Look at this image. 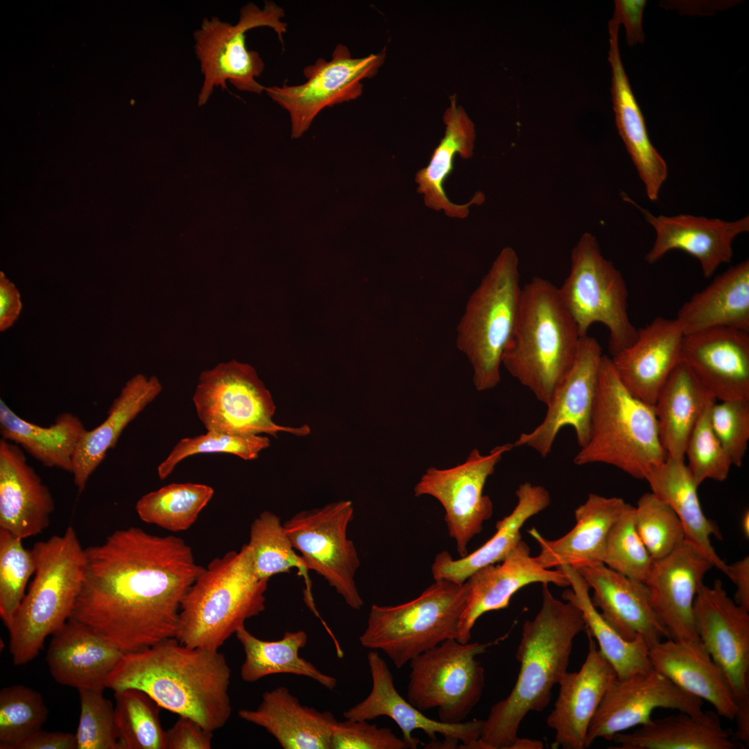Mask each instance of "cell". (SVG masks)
I'll return each instance as SVG.
<instances>
[{
	"instance_id": "cell-1",
	"label": "cell",
	"mask_w": 749,
	"mask_h": 749,
	"mask_svg": "<svg viewBox=\"0 0 749 749\" xmlns=\"http://www.w3.org/2000/svg\"><path fill=\"white\" fill-rule=\"evenodd\" d=\"M85 553L71 618L124 653L175 637L182 601L203 569L182 539L129 527Z\"/></svg>"
},
{
	"instance_id": "cell-2",
	"label": "cell",
	"mask_w": 749,
	"mask_h": 749,
	"mask_svg": "<svg viewBox=\"0 0 749 749\" xmlns=\"http://www.w3.org/2000/svg\"><path fill=\"white\" fill-rule=\"evenodd\" d=\"M231 670L218 651L191 648L175 637L123 655L106 680L114 691H144L161 707L214 732L232 714Z\"/></svg>"
},
{
	"instance_id": "cell-3",
	"label": "cell",
	"mask_w": 749,
	"mask_h": 749,
	"mask_svg": "<svg viewBox=\"0 0 749 749\" xmlns=\"http://www.w3.org/2000/svg\"><path fill=\"white\" fill-rule=\"evenodd\" d=\"M585 630L581 610L556 598L548 584H542L541 608L522 626L516 651L520 664L516 682L483 720L481 749H515L522 721L530 712L547 707L553 687L567 672L574 640Z\"/></svg>"
},
{
	"instance_id": "cell-4",
	"label": "cell",
	"mask_w": 749,
	"mask_h": 749,
	"mask_svg": "<svg viewBox=\"0 0 749 749\" xmlns=\"http://www.w3.org/2000/svg\"><path fill=\"white\" fill-rule=\"evenodd\" d=\"M580 338L558 287L534 277L522 288L516 323L502 365L546 405L571 368Z\"/></svg>"
},
{
	"instance_id": "cell-5",
	"label": "cell",
	"mask_w": 749,
	"mask_h": 749,
	"mask_svg": "<svg viewBox=\"0 0 749 749\" xmlns=\"http://www.w3.org/2000/svg\"><path fill=\"white\" fill-rule=\"evenodd\" d=\"M268 581L255 575L248 544L212 560L182 601L175 639L191 648L219 651L247 619L264 610Z\"/></svg>"
},
{
	"instance_id": "cell-6",
	"label": "cell",
	"mask_w": 749,
	"mask_h": 749,
	"mask_svg": "<svg viewBox=\"0 0 749 749\" xmlns=\"http://www.w3.org/2000/svg\"><path fill=\"white\" fill-rule=\"evenodd\" d=\"M31 549L34 578L7 628L15 665L35 659L46 637L71 617L85 572V549L71 526L63 534L38 542Z\"/></svg>"
},
{
	"instance_id": "cell-7",
	"label": "cell",
	"mask_w": 749,
	"mask_h": 749,
	"mask_svg": "<svg viewBox=\"0 0 749 749\" xmlns=\"http://www.w3.org/2000/svg\"><path fill=\"white\" fill-rule=\"evenodd\" d=\"M666 458L654 407L630 393L604 354L588 440L574 463L607 464L644 479Z\"/></svg>"
},
{
	"instance_id": "cell-8",
	"label": "cell",
	"mask_w": 749,
	"mask_h": 749,
	"mask_svg": "<svg viewBox=\"0 0 749 749\" xmlns=\"http://www.w3.org/2000/svg\"><path fill=\"white\" fill-rule=\"evenodd\" d=\"M521 294L517 254L505 247L471 294L457 327L456 345L472 367L479 391L500 381L502 356L515 328Z\"/></svg>"
},
{
	"instance_id": "cell-9",
	"label": "cell",
	"mask_w": 749,
	"mask_h": 749,
	"mask_svg": "<svg viewBox=\"0 0 749 749\" xmlns=\"http://www.w3.org/2000/svg\"><path fill=\"white\" fill-rule=\"evenodd\" d=\"M417 598L397 605L371 606L359 637L367 648L381 650L401 669L419 655L449 639H457L466 604L467 581L439 579Z\"/></svg>"
},
{
	"instance_id": "cell-10",
	"label": "cell",
	"mask_w": 749,
	"mask_h": 749,
	"mask_svg": "<svg viewBox=\"0 0 749 749\" xmlns=\"http://www.w3.org/2000/svg\"><path fill=\"white\" fill-rule=\"evenodd\" d=\"M558 289L580 337L587 335L594 323L603 324L609 331L612 356L636 339L638 329L629 318L626 282L613 263L603 256L592 234H583L573 248L569 274Z\"/></svg>"
},
{
	"instance_id": "cell-11",
	"label": "cell",
	"mask_w": 749,
	"mask_h": 749,
	"mask_svg": "<svg viewBox=\"0 0 749 749\" xmlns=\"http://www.w3.org/2000/svg\"><path fill=\"white\" fill-rule=\"evenodd\" d=\"M199 420L208 431L233 435L277 436L284 431L303 436L308 426L285 427L273 417L275 405L270 392L250 365L232 360L205 370L193 396Z\"/></svg>"
},
{
	"instance_id": "cell-12",
	"label": "cell",
	"mask_w": 749,
	"mask_h": 749,
	"mask_svg": "<svg viewBox=\"0 0 749 749\" xmlns=\"http://www.w3.org/2000/svg\"><path fill=\"white\" fill-rule=\"evenodd\" d=\"M506 637L487 643L449 639L419 655L409 662L407 700L422 712L436 709L440 721H464L485 687L484 669L476 657Z\"/></svg>"
},
{
	"instance_id": "cell-13",
	"label": "cell",
	"mask_w": 749,
	"mask_h": 749,
	"mask_svg": "<svg viewBox=\"0 0 749 749\" xmlns=\"http://www.w3.org/2000/svg\"><path fill=\"white\" fill-rule=\"evenodd\" d=\"M284 10L273 1H266L263 8L253 3L245 5L236 24L222 21L218 17L203 19L200 28L193 33L195 53L200 63L203 83L198 105H204L214 88L227 89L229 81L236 89L261 94L266 87L255 80L264 69L259 53L248 51L245 33L257 27L272 28L283 43L287 24L280 21Z\"/></svg>"
},
{
	"instance_id": "cell-14",
	"label": "cell",
	"mask_w": 749,
	"mask_h": 749,
	"mask_svg": "<svg viewBox=\"0 0 749 749\" xmlns=\"http://www.w3.org/2000/svg\"><path fill=\"white\" fill-rule=\"evenodd\" d=\"M353 517L352 501L341 500L298 513L284 527L309 570L322 576L349 607L360 610L363 601L355 582L360 560L347 534Z\"/></svg>"
},
{
	"instance_id": "cell-15",
	"label": "cell",
	"mask_w": 749,
	"mask_h": 749,
	"mask_svg": "<svg viewBox=\"0 0 749 749\" xmlns=\"http://www.w3.org/2000/svg\"><path fill=\"white\" fill-rule=\"evenodd\" d=\"M513 447L510 443L498 445L485 455L474 449L464 463L455 467H429L415 485L416 497L431 496L442 506L449 535L455 540L460 557L468 554L470 541L492 515L493 503L483 494L484 487L503 455Z\"/></svg>"
},
{
	"instance_id": "cell-16",
	"label": "cell",
	"mask_w": 749,
	"mask_h": 749,
	"mask_svg": "<svg viewBox=\"0 0 749 749\" xmlns=\"http://www.w3.org/2000/svg\"><path fill=\"white\" fill-rule=\"evenodd\" d=\"M385 53L354 58L349 49L336 45L332 59L318 58L303 70L307 81L298 85L266 87L270 98L290 114L292 137H300L325 108L348 102L363 92L361 80L374 76Z\"/></svg>"
},
{
	"instance_id": "cell-17",
	"label": "cell",
	"mask_w": 749,
	"mask_h": 749,
	"mask_svg": "<svg viewBox=\"0 0 749 749\" xmlns=\"http://www.w3.org/2000/svg\"><path fill=\"white\" fill-rule=\"evenodd\" d=\"M603 355L595 338L588 335L580 338L571 368L546 404L544 418L531 431L522 433L514 447H530L545 458L560 431L567 426L574 429L580 448L586 444Z\"/></svg>"
},
{
	"instance_id": "cell-18",
	"label": "cell",
	"mask_w": 749,
	"mask_h": 749,
	"mask_svg": "<svg viewBox=\"0 0 749 749\" xmlns=\"http://www.w3.org/2000/svg\"><path fill=\"white\" fill-rule=\"evenodd\" d=\"M703 705V700L685 692L654 669L624 679L616 678L590 723L585 748L597 739L612 741L618 733L649 723L655 709L700 714Z\"/></svg>"
},
{
	"instance_id": "cell-19",
	"label": "cell",
	"mask_w": 749,
	"mask_h": 749,
	"mask_svg": "<svg viewBox=\"0 0 749 749\" xmlns=\"http://www.w3.org/2000/svg\"><path fill=\"white\" fill-rule=\"evenodd\" d=\"M694 617L697 635L726 675L737 703L749 698V610L730 598L716 580L699 588Z\"/></svg>"
},
{
	"instance_id": "cell-20",
	"label": "cell",
	"mask_w": 749,
	"mask_h": 749,
	"mask_svg": "<svg viewBox=\"0 0 749 749\" xmlns=\"http://www.w3.org/2000/svg\"><path fill=\"white\" fill-rule=\"evenodd\" d=\"M367 660L372 682L371 691L363 700L343 713L345 719L369 721L388 716L402 730L406 749H415L420 744V740L413 737V732L417 730L431 741H436L439 734L445 739L461 742V748L481 749L483 720L447 723L427 717L399 694L391 671L378 652H370Z\"/></svg>"
},
{
	"instance_id": "cell-21",
	"label": "cell",
	"mask_w": 749,
	"mask_h": 749,
	"mask_svg": "<svg viewBox=\"0 0 749 749\" xmlns=\"http://www.w3.org/2000/svg\"><path fill=\"white\" fill-rule=\"evenodd\" d=\"M712 567L704 553L686 540L671 554L654 561L645 584L653 608L670 639H700L694 623V599L705 575Z\"/></svg>"
},
{
	"instance_id": "cell-22",
	"label": "cell",
	"mask_w": 749,
	"mask_h": 749,
	"mask_svg": "<svg viewBox=\"0 0 749 749\" xmlns=\"http://www.w3.org/2000/svg\"><path fill=\"white\" fill-rule=\"evenodd\" d=\"M466 581V604L456 639L463 644L470 641L472 630L481 615L508 608L513 596L522 587L535 583L570 586L564 572L543 568L522 539L502 561L479 569Z\"/></svg>"
},
{
	"instance_id": "cell-23",
	"label": "cell",
	"mask_w": 749,
	"mask_h": 749,
	"mask_svg": "<svg viewBox=\"0 0 749 749\" xmlns=\"http://www.w3.org/2000/svg\"><path fill=\"white\" fill-rule=\"evenodd\" d=\"M681 361L720 401H749V332L714 327L684 335Z\"/></svg>"
},
{
	"instance_id": "cell-24",
	"label": "cell",
	"mask_w": 749,
	"mask_h": 749,
	"mask_svg": "<svg viewBox=\"0 0 749 749\" xmlns=\"http://www.w3.org/2000/svg\"><path fill=\"white\" fill-rule=\"evenodd\" d=\"M637 207L655 232L646 261L653 264L672 250H682L698 260L705 278L712 277L721 264L731 261L734 239L749 231L748 216L734 221L682 214L655 216Z\"/></svg>"
},
{
	"instance_id": "cell-25",
	"label": "cell",
	"mask_w": 749,
	"mask_h": 749,
	"mask_svg": "<svg viewBox=\"0 0 749 749\" xmlns=\"http://www.w3.org/2000/svg\"><path fill=\"white\" fill-rule=\"evenodd\" d=\"M586 634L588 651L585 660L578 671H567L560 680L558 698L546 718L547 725L555 732L553 745L564 749L585 748L590 723L617 678L594 639Z\"/></svg>"
},
{
	"instance_id": "cell-26",
	"label": "cell",
	"mask_w": 749,
	"mask_h": 749,
	"mask_svg": "<svg viewBox=\"0 0 749 749\" xmlns=\"http://www.w3.org/2000/svg\"><path fill=\"white\" fill-rule=\"evenodd\" d=\"M683 337L675 319L657 317L638 329L630 346L610 357L619 379L631 395L654 406L671 374L682 362Z\"/></svg>"
},
{
	"instance_id": "cell-27",
	"label": "cell",
	"mask_w": 749,
	"mask_h": 749,
	"mask_svg": "<svg viewBox=\"0 0 749 749\" xmlns=\"http://www.w3.org/2000/svg\"><path fill=\"white\" fill-rule=\"evenodd\" d=\"M593 589L592 604L624 639L644 638L649 648L669 634L651 604L644 583L629 578L603 563L577 569Z\"/></svg>"
},
{
	"instance_id": "cell-28",
	"label": "cell",
	"mask_w": 749,
	"mask_h": 749,
	"mask_svg": "<svg viewBox=\"0 0 749 749\" xmlns=\"http://www.w3.org/2000/svg\"><path fill=\"white\" fill-rule=\"evenodd\" d=\"M55 508L49 488L18 445L0 440V529L24 540L49 526Z\"/></svg>"
},
{
	"instance_id": "cell-29",
	"label": "cell",
	"mask_w": 749,
	"mask_h": 749,
	"mask_svg": "<svg viewBox=\"0 0 749 749\" xmlns=\"http://www.w3.org/2000/svg\"><path fill=\"white\" fill-rule=\"evenodd\" d=\"M123 654L91 627L70 618L52 635L45 659L58 683L103 691Z\"/></svg>"
},
{
	"instance_id": "cell-30",
	"label": "cell",
	"mask_w": 749,
	"mask_h": 749,
	"mask_svg": "<svg viewBox=\"0 0 749 749\" xmlns=\"http://www.w3.org/2000/svg\"><path fill=\"white\" fill-rule=\"evenodd\" d=\"M626 504L619 497L590 493L575 510V526L562 537L550 540L535 528L528 530L540 548L536 560L545 569L562 565L578 569L603 563L608 533Z\"/></svg>"
},
{
	"instance_id": "cell-31",
	"label": "cell",
	"mask_w": 749,
	"mask_h": 749,
	"mask_svg": "<svg viewBox=\"0 0 749 749\" xmlns=\"http://www.w3.org/2000/svg\"><path fill=\"white\" fill-rule=\"evenodd\" d=\"M619 25L618 17L613 15L608 23V60L612 70L611 94L616 126L644 185L648 198L656 201L667 178L668 167L649 139L644 116L623 67L618 44Z\"/></svg>"
},
{
	"instance_id": "cell-32",
	"label": "cell",
	"mask_w": 749,
	"mask_h": 749,
	"mask_svg": "<svg viewBox=\"0 0 749 749\" xmlns=\"http://www.w3.org/2000/svg\"><path fill=\"white\" fill-rule=\"evenodd\" d=\"M653 669L685 692L709 703L719 716L734 720L737 703L726 675L700 640H662L649 648Z\"/></svg>"
},
{
	"instance_id": "cell-33",
	"label": "cell",
	"mask_w": 749,
	"mask_h": 749,
	"mask_svg": "<svg viewBox=\"0 0 749 749\" xmlns=\"http://www.w3.org/2000/svg\"><path fill=\"white\" fill-rule=\"evenodd\" d=\"M239 716L264 728L284 749H331L334 714L302 705L279 686L264 693L255 709H241Z\"/></svg>"
},
{
	"instance_id": "cell-34",
	"label": "cell",
	"mask_w": 749,
	"mask_h": 749,
	"mask_svg": "<svg viewBox=\"0 0 749 749\" xmlns=\"http://www.w3.org/2000/svg\"><path fill=\"white\" fill-rule=\"evenodd\" d=\"M517 503L513 511L496 524V532L479 549L459 559H454L442 551L431 566L434 580L445 579L464 583L476 571L502 561L522 540L520 530L531 517L546 508L551 496L543 486L529 482L522 483L516 490Z\"/></svg>"
},
{
	"instance_id": "cell-35",
	"label": "cell",
	"mask_w": 749,
	"mask_h": 749,
	"mask_svg": "<svg viewBox=\"0 0 749 749\" xmlns=\"http://www.w3.org/2000/svg\"><path fill=\"white\" fill-rule=\"evenodd\" d=\"M450 105L443 114L445 132L431 155L429 164L415 174L417 191L423 196L426 206L436 211H443L451 218H464L473 205L483 203V193L477 192L465 204L451 202L446 195L444 184L454 169L455 156L469 159L473 155L475 128L465 110L456 104V96L450 98Z\"/></svg>"
},
{
	"instance_id": "cell-36",
	"label": "cell",
	"mask_w": 749,
	"mask_h": 749,
	"mask_svg": "<svg viewBox=\"0 0 749 749\" xmlns=\"http://www.w3.org/2000/svg\"><path fill=\"white\" fill-rule=\"evenodd\" d=\"M159 379L137 374L130 379L114 399L105 420L80 439L75 452L71 474L81 492L107 451L115 447L121 433L161 393Z\"/></svg>"
},
{
	"instance_id": "cell-37",
	"label": "cell",
	"mask_w": 749,
	"mask_h": 749,
	"mask_svg": "<svg viewBox=\"0 0 749 749\" xmlns=\"http://www.w3.org/2000/svg\"><path fill=\"white\" fill-rule=\"evenodd\" d=\"M684 335L714 327L749 332V261L731 266L694 293L675 318Z\"/></svg>"
},
{
	"instance_id": "cell-38",
	"label": "cell",
	"mask_w": 749,
	"mask_h": 749,
	"mask_svg": "<svg viewBox=\"0 0 749 749\" xmlns=\"http://www.w3.org/2000/svg\"><path fill=\"white\" fill-rule=\"evenodd\" d=\"M651 492L666 503L680 519L685 540L696 545L714 567L725 574L726 564L716 553L711 537H721L717 525L704 514L694 477L685 460L667 458L653 467L644 479Z\"/></svg>"
},
{
	"instance_id": "cell-39",
	"label": "cell",
	"mask_w": 749,
	"mask_h": 749,
	"mask_svg": "<svg viewBox=\"0 0 749 749\" xmlns=\"http://www.w3.org/2000/svg\"><path fill=\"white\" fill-rule=\"evenodd\" d=\"M620 732L612 740L615 749H734L739 746L732 731L724 728L716 712L700 714L680 712Z\"/></svg>"
},
{
	"instance_id": "cell-40",
	"label": "cell",
	"mask_w": 749,
	"mask_h": 749,
	"mask_svg": "<svg viewBox=\"0 0 749 749\" xmlns=\"http://www.w3.org/2000/svg\"><path fill=\"white\" fill-rule=\"evenodd\" d=\"M716 400L684 363L676 366L653 406L667 458L685 460V449L693 429Z\"/></svg>"
},
{
	"instance_id": "cell-41",
	"label": "cell",
	"mask_w": 749,
	"mask_h": 749,
	"mask_svg": "<svg viewBox=\"0 0 749 749\" xmlns=\"http://www.w3.org/2000/svg\"><path fill=\"white\" fill-rule=\"evenodd\" d=\"M87 431L71 413H63L51 425L41 427L22 419L0 400L2 438L20 446L45 467L71 474L75 452Z\"/></svg>"
},
{
	"instance_id": "cell-42",
	"label": "cell",
	"mask_w": 749,
	"mask_h": 749,
	"mask_svg": "<svg viewBox=\"0 0 749 749\" xmlns=\"http://www.w3.org/2000/svg\"><path fill=\"white\" fill-rule=\"evenodd\" d=\"M557 569L567 575L571 587L562 593L563 600L573 603L581 610L586 624L585 632L594 639L617 678L624 679L653 670L649 647L644 638L639 636L632 641L624 639L594 606L589 593L590 587L577 569L568 565Z\"/></svg>"
},
{
	"instance_id": "cell-43",
	"label": "cell",
	"mask_w": 749,
	"mask_h": 749,
	"mask_svg": "<svg viewBox=\"0 0 749 749\" xmlns=\"http://www.w3.org/2000/svg\"><path fill=\"white\" fill-rule=\"evenodd\" d=\"M235 635L245 653L240 670L243 681L254 682L270 675L287 673L310 678L329 690L336 686V678L299 656L308 639L304 630L286 631L280 639L267 641L257 638L243 626Z\"/></svg>"
},
{
	"instance_id": "cell-44",
	"label": "cell",
	"mask_w": 749,
	"mask_h": 749,
	"mask_svg": "<svg viewBox=\"0 0 749 749\" xmlns=\"http://www.w3.org/2000/svg\"><path fill=\"white\" fill-rule=\"evenodd\" d=\"M252 553L255 575L263 580L277 574L289 573L295 569L305 582V597L314 608L311 596L309 569L293 547L280 518L270 511H264L253 521L248 543Z\"/></svg>"
},
{
	"instance_id": "cell-45",
	"label": "cell",
	"mask_w": 749,
	"mask_h": 749,
	"mask_svg": "<svg viewBox=\"0 0 749 749\" xmlns=\"http://www.w3.org/2000/svg\"><path fill=\"white\" fill-rule=\"evenodd\" d=\"M209 485L173 483L142 496L135 505L143 522L171 532L189 529L214 495Z\"/></svg>"
},
{
	"instance_id": "cell-46",
	"label": "cell",
	"mask_w": 749,
	"mask_h": 749,
	"mask_svg": "<svg viewBox=\"0 0 749 749\" xmlns=\"http://www.w3.org/2000/svg\"><path fill=\"white\" fill-rule=\"evenodd\" d=\"M114 692L120 749H166L157 703L138 689Z\"/></svg>"
},
{
	"instance_id": "cell-47",
	"label": "cell",
	"mask_w": 749,
	"mask_h": 749,
	"mask_svg": "<svg viewBox=\"0 0 749 749\" xmlns=\"http://www.w3.org/2000/svg\"><path fill=\"white\" fill-rule=\"evenodd\" d=\"M49 709L42 694L23 685L0 691V748L12 747L42 730Z\"/></svg>"
},
{
	"instance_id": "cell-48",
	"label": "cell",
	"mask_w": 749,
	"mask_h": 749,
	"mask_svg": "<svg viewBox=\"0 0 749 749\" xmlns=\"http://www.w3.org/2000/svg\"><path fill=\"white\" fill-rule=\"evenodd\" d=\"M654 560L635 523V506L627 503L608 533L603 564L629 578L646 582Z\"/></svg>"
},
{
	"instance_id": "cell-49",
	"label": "cell",
	"mask_w": 749,
	"mask_h": 749,
	"mask_svg": "<svg viewBox=\"0 0 749 749\" xmlns=\"http://www.w3.org/2000/svg\"><path fill=\"white\" fill-rule=\"evenodd\" d=\"M635 523L654 561L671 554L685 540L677 515L651 492L642 494L635 506Z\"/></svg>"
},
{
	"instance_id": "cell-50",
	"label": "cell",
	"mask_w": 749,
	"mask_h": 749,
	"mask_svg": "<svg viewBox=\"0 0 749 749\" xmlns=\"http://www.w3.org/2000/svg\"><path fill=\"white\" fill-rule=\"evenodd\" d=\"M22 539L0 529V617L8 628L25 596L29 578L35 571L32 549Z\"/></svg>"
},
{
	"instance_id": "cell-51",
	"label": "cell",
	"mask_w": 749,
	"mask_h": 749,
	"mask_svg": "<svg viewBox=\"0 0 749 749\" xmlns=\"http://www.w3.org/2000/svg\"><path fill=\"white\" fill-rule=\"evenodd\" d=\"M270 445L269 439L259 435H233L208 431L202 435L181 439L169 456L158 465L160 479H165L184 458L200 454L227 453L245 460L256 459Z\"/></svg>"
},
{
	"instance_id": "cell-52",
	"label": "cell",
	"mask_w": 749,
	"mask_h": 749,
	"mask_svg": "<svg viewBox=\"0 0 749 749\" xmlns=\"http://www.w3.org/2000/svg\"><path fill=\"white\" fill-rule=\"evenodd\" d=\"M80 717L76 749H120L114 707L102 691L78 689Z\"/></svg>"
},
{
	"instance_id": "cell-53",
	"label": "cell",
	"mask_w": 749,
	"mask_h": 749,
	"mask_svg": "<svg viewBox=\"0 0 749 749\" xmlns=\"http://www.w3.org/2000/svg\"><path fill=\"white\" fill-rule=\"evenodd\" d=\"M714 403L707 408L696 424L685 449L687 465L698 486L707 479L725 481L732 466L711 425L710 409Z\"/></svg>"
},
{
	"instance_id": "cell-54",
	"label": "cell",
	"mask_w": 749,
	"mask_h": 749,
	"mask_svg": "<svg viewBox=\"0 0 749 749\" xmlns=\"http://www.w3.org/2000/svg\"><path fill=\"white\" fill-rule=\"evenodd\" d=\"M710 422L732 465L741 467L749 441V401L714 402Z\"/></svg>"
},
{
	"instance_id": "cell-55",
	"label": "cell",
	"mask_w": 749,
	"mask_h": 749,
	"mask_svg": "<svg viewBox=\"0 0 749 749\" xmlns=\"http://www.w3.org/2000/svg\"><path fill=\"white\" fill-rule=\"evenodd\" d=\"M331 749H406L402 739L390 728L365 720L336 721L332 728Z\"/></svg>"
},
{
	"instance_id": "cell-56",
	"label": "cell",
	"mask_w": 749,
	"mask_h": 749,
	"mask_svg": "<svg viewBox=\"0 0 749 749\" xmlns=\"http://www.w3.org/2000/svg\"><path fill=\"white\" fill-rule=\"evenodd\" d=\"M212 737L213 732L191 718L180 716L165 730V747L166 749H210Z\"/></svg>"
},
{
	"instance_id": "cell-57",
	"label": "cell",
	"mask_w": 749,
	"mask_h": 749,
	"mask_svg": "<svg viewBox=\"0 0 749 749\" xmlns=\"http://www.w3.org/2000/svg\"><path fill=\"white\" fill-rule=\"evenodd\" d=\"M614 13L623 24L626 31L629 45L642 43L644 35L642 31V15L646 1L644 0H616Z\"/></svg>"
},
{
	"instance_id": "cell-58",
	"label": "cell",
	"mask_w": 749,
	"mask_h": 749,
	"mask_svg": "<svg viewBox=\"0 0 749 749\" xmlns=\"http://www.w3.org/2000/svg\"><path fill=\"white\" fill-rule=\"evenodd\" d=\"M76 747L74 734L40 730L14 745L12 749H76Z\"/></svg>"
},
{
	"instance_id": "cell-59",
	"label": "cell",
	"mask_w": 749,
	"mask_h": 749,
	"mask_svg": "<svg viewBox=\"0 0 749 749\" xmlns=\"http://www.w3.org/2000/svg\"><path fill=\"white\" fill-rule=\"evenodd\" d=\"M21 309L20 295L15 285L0 273V330L11 327Z\"/></svg>"
},
{
	"instance_id": "cell-60",
	"label": "cell",
	"mask_w": 749,
	"mask_h": 749,
	"mask_svg": "<svg viewBox=\"0 0 749 749\" xmlns=\"http://www.w3.org/2000/svg\"><path fill=\"white\" fill-rule=\"evenodd\" d=\"M736 585L734 601L749 610V556L728 565L726 574Z\"/></svg>"
},
{
	"instance_id": "cell-61",
	"label": "cell",
	"mask_w": 749,
	"mask_h": 749,
	"mask_svg": "<svg viewBox=\"0 0 749 749\" xmlns=\"http://www.w3.org/2000/svg\"><path fill=\"white\" fill-rule=\"evenodd\" d=\"M737 729L733 734L734 739L741 745L749 746V698L737 703V710L734 716Z\"/></svg>"
},
{
	"instance_id": "cell-62",
	"label": "cell",
	"mask_w": 749,
	"mask_h": 749,
	"mask_svg": "<svg viewBox=\"0 0 749 749\" xmlns=\"http://www.w3.org/2000/svg\"><path fill=\"white\" fill-rule=\"evenodd\" d=\"M741 528L742 533L747 539L749 537V510H746L741 519Z\"/></svg>"
}]
</instances>
